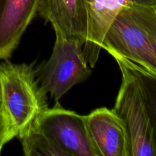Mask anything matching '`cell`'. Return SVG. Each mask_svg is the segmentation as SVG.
I'll return each mask as SVG.
<instances>
[{"label": "cell", "instance_id": "cell-1", "mask_svg": "<svg viewBox=\"0 0 156 156\" xmlns=\"http://www.w3.org/2000/svg\"><path fill=\"white\" fill-rule=\"evenodd\" d=\"M101 48L156 75V7L128 3L108 27Z\"/></svg>", "mask_w": 156, "mask_h": 156}, {"label": "cell", "instance_id": "cell-2", "mask_svg": "<svg viewBox=\"0 0 156 156\" xmlns=\"http://www.w3.org/2000/svg\"><path fill=\"white\" fill-rule=\"evenodd\" d=\"M35 61L0 62V101L19 138L48 108L47 93L37 80Z\"/></svg>", "mask_w": 156, "mask_h": 156}, {"label": "cell", "instance_id": "cell-3", "mask_svg": "<svg viewBox=\"0 0 156 156\" xmlns=\"http://www.w3.org/2000/svg\"><path fill=\"white\" fill-rule=\"evenodd\" d=\"M90 75L83 46L59 37H56L50 59L36 69L38 83L56 102Z\"/></svg>", "mask_w": 156, "mask_h": 156}, {"label": "cell", "instance_id": "cell-4", "mask_svg": "<svg viewBox=\"0 0 156 156\" xmlns=\"http://www.w3.org/2000/svg\"><path fill=\"white\" fill-rule=\"evenodd\" d=\"M122 74L121 85L113 111L124 125L129 144V156H156L149 117L135 79L117 62Z\"/></svg>", "mask_w": 156, "mask_h": 156}, {"label": "cell", "instance_id": "cell-5", "mask_svg": "<svg viewBox=\"0 0 156 156\" xmlns=\"http://www.w3.org/2000/svg\"><path fill=\"white\" fill-rule=\"evenodd\" d=\"M37 123L68 156H98L90 138L85 116L64 109L56 102Z\"/></svg>", "mask_w": 156, "mask_h": 156}, {"label": "cell", "instance_id": "cell-6", "mask_svg": "<svg viewBox=\"0 0 156 156\" xmlns=\"http://www.w3.org/2000/svg\"><path fill=\"white\" fill-rule=\"evenodd\" d=\"M37 13L51 24L56 37L84 46L88 27L85 0H40Z\"/></svg>", "mask_w": 156, "mask_h": 156}, {"label": "cell", "instance_id": "cell-7", "mask_svg": "<svg viewBox=\"0 0 156 156\" xmlns=\"http://www.w3.org/2000/svg\"><path fill=\"white\" fill-rule=\"evenodd\" d=\"M85 117L90 138L98 155L129 156L124 125L113 110L98 108Z\"/></svg>", "mask_w": 156, "mask_h": 156}, {"label": "cell", "instance_id": "cell-8", "mask_svg": "<svg viewBox=\"0 0 156 156\" xmlns=\"http://www.w3.org/2000/svg\"><path fill=\"white\" fill-rule=\"evenodd\" d=\"M40 0H0V59H8L38 12Z\"/></svg>", "mask_w": 156, "mask_h": 156}, {"label": "cell", "instance_id": "cell-9", "mask_svg": "<svg viewBox=\"0 0 156 156\" xmlns=\"http://www.w3.org/2000/svg\"><path fill=\"white\" fill-rule=\"evenodd\" d=\"M129 0H85L87 12V37L84 55L90 67L95 66L105 35L120 9Z\"/></svg>", "mask_w": 156, "mask_h": 156}, {"label": "cell", "instance_id": "cell-10", "mask_svg": "<svg viewBox=\"0 0 156 156\" xmlns=\"http://www.w3.org/2000/svg\"><path fill=\"white\" fill-rule=\"evenodd\" d=\"M114 58L129 70L136 82L150 122L156 149V75L151 74L138 66L120 57L114 56Z\"/></svg>", "mask_w": 156, "mask_h": 156}, {"label": "cell", "instance_id": "cell-11", "mask_svg": "<svg viewBox=\"0 0 156 156\" xmlns=\"http://www.w3.org/2000/svg\"><path fill=\"white\" fill-rule=\"evenodd\" d=\"M26 156H68L54 140L46 134L37 121L19 137Z\"/></svg>", "mask_w": 156, "mask_h": 156}, {"label": "cell", "instance_id": "cell-12", "mask_svg": "<svg viewBox=\"0 0 156 156\" xmlns=\"http://www.w3.org/2000/svg\"><path fill=\"white\" fill-rule=\"evenodd\" d=\"M15 137H16V136L12 129L9 117L6 115L2 107L1 106L0 108V154L5 145L10 142Z\"/></svg>", "mask_w": 156, "mask_h": 156}, {"label": "cell", "instance_id": "cell-13", "mask_svg": "<svg viewBox=\"0 0 156 156\" xmlns=\"http://www.w3.org/2000/svg\"><path fill=\"white\" fill-rule=\"evenodd\" d=\"M129 3L147 7H156V0H129Z\"/></svg>", "mask_w": 156, "mask_h": 156}, {"label": "cell", "instance_id": "cell-14", "mask_svg": "<svg viewBox=\"0 0 156 156\" xmlns=\"http://www.w3.org/2000/svg\"><path fill=\"white\" fill-rule=\"evenodd\" d=\"M1 106H2V105H1V101H0V108H1Z\"/></svg>", "mask_w": 156, "mask_h": 156}]
</instances>
